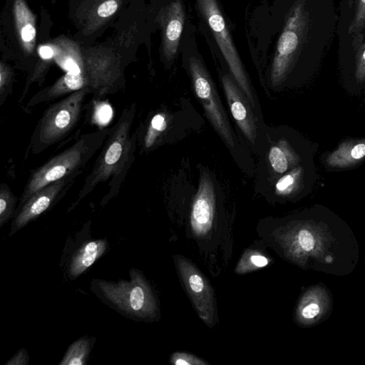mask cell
Here are the masks:
<instances>
[{"label": "cell", "mask_w": 365, "mask_h": 365, "mask_svg": "<svg viewBox=\"0 0 365 365\" xmlns=\"http://www.w3.org/2000/svg\"><path fill=\"white\" fill-rule=\"evenodd\" d=\"M136 107L127 106L121 113L116 123L110 128L101 151L88 175L68 210L74 209L100 183L108 181L109 190L101 201L108 203L118 193L122 183L130 168L137 148V130L131 135Z\"/></svg>", "instance_id": "1"}, {"label": "cell", "mask_w": 365, "mask_h": 365, "mask_svg": "<svg viewBox=\"0 0 365 365\" xmlns=\"http://www.w3.org/2000/svg\"><path fill=\"white\" fill-rule=\"evenodd\" d=\"M110 130V128H100L83 135L71 146L34 170L28 178L19 198L16 214L27 200L42 187L66 176L82 173L102 148Z\"/></svg>", "instance_id": "2"}, {"label": "cell", "mask_w": 365, "mask_h": 365, "mask_svg": "<svg viewBox=\"0 0 365 365\" xmlns=\"http://www.w3.org/2000/svg\"><path fill=\"white\" fill-rule=\"evenodd\" d=\"M89 93L88 87L78 90L44 111L29 144L32 154H39L58 143L74 128L80 120L85 98Z\"/></svg>", "instance_id": "3"}, {"label": "cell", "mask_w": 365, "mask_h": 365, "mask_svg": "<svg viewBox=\"0 0 365 365\" xmlns=\"http://www.w3.org/2000/svg\"><path fill=\"white\" fill-rule=\"evenodd\" d=\"M130 280L118 282L99 281L98 296L119 312L135 319H152L157 302L151 288L138 271H130Z\"/></svg>", "instance_id": "4"}, {"label": "cell", "mask_w": 365, "mask_h": 365, "mask_svg": "<svg viewBox=\"0 0 365 365\" xmlns=\"http://www.w3.org/2000/svg\"><path fill=\"white\" fill-rule=\"evenodd\" d=\"M199 11L207 23L228 66L231 76L250 102L259 120L260 110L226 21L217 0H196Z\"/></svg>", "instance_id": "5"}, {"label": "cell", "mask_w": 365, "mask_h": 365, "mask_svg": "<svg viewBox=\"0 0 365 365\" xmlns=\"http://www.w3.org/2000/svg\"><path fill=\"white\" fill-rule=\"evenodd\" d=\"M187 65L194 91L209 120L226 145L233 149L237 145L235 133L209 73L202 61L195 56L189 57Z\"/></svg>", "instance_id": "6"}, {"label": "cell", "mask_w": 365, "mask_h": 365, "mask_svg": "<svg viewBox=\"0 0 365 365\" xmlns=\"http://www.w3.org/2000/svg\"><path fill=\"white\" fill-rule=\"evenodd\" d=\"M307 20L304 5L295 4L286 19L272 62L269 78L273 86L281 84L288 76L304 36Z\"/></svg>", "instance_id": "7"}, {"label": "cell", "mask_w": 365, "mask_h": 365, "mask_svg": "<svg viewBox=\"0 0 365 365\" xmlns=\"http://www.w3.org/2000/svg\"><path fill=\"white\" fill-rule=\"evenodd\" d=\"M181 279L199 317L210 327L215 324L214 292L208 280L187 259L175 256Z\"/></svg>", "instance_id": "8"}, {"label": "cell", "mask_w": 365, "mask_h": 365, "mask_svg": "<svg viewBox=\"0 0 365 365\" xmlns=\"http://www.w3.org/2000/svg\"><path fill=\"white\" fill-rule=\"evenodd\" d=\"M81 173H76L54 181L31 195L14 217L9 235L12 236L51 208L63 197Z\"/></svg>", "instance_id": "9"}, {"label": "cell", "mask_w": 365, "mask_h": 365, "mask_svg": "<svg viewBox=\"0 0 365 365\" xmlns=\"http://www.w3.org/2000/svg\"><path fill=\"white\" fill-rule=\"evenodd\" d=\"M220 79L232 118L250 143L256 148L259 141V118L232 76L222 73Z\"/></svg>", "instance_id": "10"}, {"label": "cell", "mask_w": 365, "mask_h": 365, "mask_svg": "<svg viewBox=\"0 0 365 365\" xmlns=\"http://www.w3.org/2000/svg\"><path fill=\"white\" fill-rule=\"evenodd\" d=\"M215 207V192L213 182L207 174L201 175L190 214L192 231L197 236H204L212 229Z\"/></svg>", "instance_id": "11"}, {"label": "cell", "mask_w": 365, "mask_h": 365, "mask_svg": "<svg viewBox=\"0 0 365 365\" xmlns=\"http://www.w3.org/2000/svg\"><path fill=\"white\" fill-rule=\"evenodd\" d=\"M86 87H88V81L81 69L68 71L56 83L33 96L26 106L31 108Z\"/></svg>", "instance_id": "12"}, {"label": "cell", "mask_w": 365, "mask_h": 365, "mask_svg": "<svg viewBox=\"0 0 365 365\" xmlns=\"http://www.w3.org/2000/svg\"><path fill=\"white\" fill-rule=\"evenodd\" d=\"M365 159V138H347L326 158V165L334 169L354 168Z\"/></svg>", "instance_id": "13"}, {"label": "cell", "mask_w": 365, "mask_h": 365, "mask_svg": "<svg viewBox=\"0 0 365 365\" xmlns=\"http://www.w3.org/2000/svg\"><path fill=\"white\" fill-rule=\"evenodd\" d=\"M164 26V53L168 59L178 52L182 32L185 25V12L181 0L172 2L168 9Z\"/></svg>", "instance_id": "14"}, {"label": "cell", "mask_w": 365, "mask_h": 365, "mask_svg": "<svg viewBox=\"0 0 365 365\" xmlns=\"http://www.w3.org/2000/svg\"><path fill=\"white\" fill-rule=\"evenodd\" d=\"M105 240H91L83 242L71 255L68 264V274L71 279H75L89 268L107 249Z\"/></svg>", "instance_id": "15"}, {"label": "cell", "mask_w": 365, "mask_h": 365, "mask_svg": "<svg viewBox=\"0 0 365 365\" xmlns=\"http://www.w3.org/2000/svg\"><path fill=\"white\" fill-rule=\"evenodd\" d=\"M300 156L292 146L284 139L272 145L267 154L268 167L274 178L280 177L286 172L299 165Z\"/></svg>", "instance_id": "16"}, {"label": "cell", "mask_w": 365, "mask_h": 365, "mask_svg": "<svg viewBox=\"0 0 365 365\" xmlns=\"http://www.w3.org/2000/svg\"><path fill=\"white\" fill-rule=\"evenodd\" d=\"M168 116L164 112L154 114L145 128L137 130V141L141 151H148L156 144L168 127Z\"/></svg>", "instance_id": "17"}, {"label": "cell", "mask_w": 365, "mask_h": 365, "mask_svg": "<svg viewBox=\"0 0 365 365\" xmlns=\"http://www.w3.org/2000/svg\"><path fill=\"white\" fill-rule=\"evenodd\" d=\"M14 13L21 38L26 48L31 51L36 38L34 16L22 0L16 1Z\"/></svg>", "instance_id": "18"}, {"label": "cell", "mask_w": 365, "mask_h": 365, "mask_svg": "<svg viewBox=\"0 0 365 365\" xmlns=\"http://www.w3.org/2000/svg\"><path fill=\"white\" fill-rule=\"evenodd\" d=\"M304 176V168L299 165L294 167L275 180L274 193L280 197L293 195L302 188Z\"/></svg>", "instance_id": "19"}, {"label": "cell", "mask_w": 365, "mask_h": 365, "mask_svg": "<svg viewBox=\"0 0 365 365\" xmlns=\"http://www.w3.org/2000/svg\"><path fill=\"white\" fill-rule=\"evenodd\" d=\"M91 349V340L81 337L72 343L62 358L60 365H83Z\"/></svg>", "instance_id": "20"}, {"label": "cell", "mask_w": 365, "mask_h": 365, "mask_svg": "<svg viewBox=\"0 0 365 365\" xmlns=\"http://www.w3.org/2000/svg\"><path fill=\"white\" fill-rule=\"evenodd\" d=\"M17 198L6 183L0 186V227L14 217L17 208Z\"/></svg>", "instance_id": "21"}, {"label": "cell", "mask_w": 365, "mask_h": 365, "mask_svg": "<svg viewBox=\"0 0 365 365\" xmlns=\"http://www.w3.org/2000/svg\"><path fill=\"white\" fill-rule=\"evenodd\" d=\"M269 263V259L259 251H246L236 267V272L245 274L264 267Z\"/></svg>", "instance_id": "22"}, {"label": "cell", "mask_w": 365, "mask_h": 365, "mask_svg": "<svg viewBox=\"0 0 365 365\" xmlns=\"http://www.w3.org/2000/svg\"><path fill=\"white\" fill-rule=\"evenodd\" d=\"M365 28V0H358L355 14L349 28V33L356 39L361 37L362 30Z\"/></svg>", "instance_id": "23"}, {"label": "cell", "mask_w": 365, "mask_h": 365, "mask_svg": "<svg viewBox=\"0 0 365 365\" xmlns=\"http://www.w3.org/2000/svg\"><path fill=\"white\" fill-rule=\"evenodd\" d=\"M170 362L175 365H206L203 360L192 354L185 352H175L171 356Z\"/></svg>", "instance_id": "24"}, {"label": "cell", "mask_w": 365, "mask_h": 365, "mask_svg": "<svg viewBox=\"0 0 365 365\" xmlns=\"http://www.w3.org/2000/svg\"><path fill=\"white\" fill-rule=\"evenodd\" d=\"M355 58L354 75L358 83L365 81V43L360 45Z\"/></svg>", "instance_id": "25"}, {"label": "cell", "mask_w": 365, "mask_h": 365, "mask_svg": "<svg viewBox=\"0 0 365 365\" xmlns=\"http://www.w3.org/2000/svg\"><path fill=\"white\" fill-rule=\"evenodd\" d=\"M6 67L1 66L0 71V106H2L7 97L11 94V78Z\"/></svg>", "instance_id": "26"}, {"label": "cell", "mask_w": 365, "mask_h": 365, "mask_svg": "<svg viewBox=\"0 0 365 365\" xmlns=\"http://www.w3.org/2000/svg\"><path fill=\"white\" fill-rule=\"evenodd\" d=\"M112 109L110 106L104 103L96 104L94 110L93 119L99 124H106L111 118Z\"/></svg>", "instance_id": "27"}, {"label": "cell", "mask_w": 365, "mask_h": 365, "mask_svg": "<svg viewBox=\"0 0 365 365\" xmlns=\"http://www.w3.org/2000/svg\"><path fill=\"white\" fill-rule=\"evenodd\" d=\"M299 247L304 251H311L314 247V240L311 232L302 229L298 233L297 237Z\"/></svg>", "instance_id": "28"}, {"label": "cell", "mask_w": 365, "mask_h": 365, "mask_svg": "<svg viewBox=\"0 0 365 365\" xmlns=\"http://www.w3.org/2000/svg\"><path fill=\"white\" fill-rule=\"evenodd\" d=\"M118 4L115 0H108L103 2L98 9V14L101 17H108L115 12Z\"/></svg>", "instance_id": "29"}, {"label": "cell", "mask_w": 365, "mask_h": 365, "mask_svg": "<svg viewBox=\"0 0 365 365\" xmlns=\"http://www.w3.org/2000/svg\"><path fill=\"white\" fill-rule=\"evenodd\" d=\"M29 361V355L25 349H20L6 364L26 365Z\"/></svg>", "instance_id": "30"}, {"label": "cell", "mask_w": 365, "mask_h": 365, "mask_svg": "<svg viewBox=\"0 0 365 365\" xmlns=\"http://www.w3.org/2000/svg\"><path fill=\"white\" fill-rule=\"evenodd\" d=\"M319 312V307L315 303L309 304L305 306L301 314L303 318L306 319H310L316 317Z\"/></svg>", "instance_id": "31"}, {"label": "cell", "mask_w": 365, "mask_h": 365, "mask_svg": "<svg viewBox=\"0 0 365 365\" xmlns=\"http://www.w3.org/2000/svg\"><path fill=\"white\" fill-rule=\"evenodd\" d=\"M38 54L44 60L51 59L54 54V51L51 46H41L38 48Z\"/></svg>", "instance_id": "32"}, {"label": "cell", "mask_w": 365, "mask_h": 365, "mask_svg": "<svg viewBox=\"0 0 365 365\" xmlns=\"http://www.w3.org/2000/svg\"><path fill=\"white\" fill-rule=\"evenodd\" d=\"M326 260H327V262H331V257H329V258L327 257V258L326 259Z\"/></svg>", "instance_id": "33"}]
</instances>
